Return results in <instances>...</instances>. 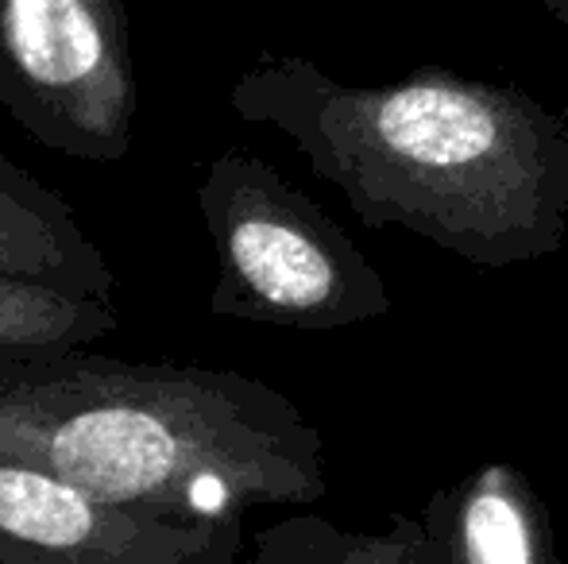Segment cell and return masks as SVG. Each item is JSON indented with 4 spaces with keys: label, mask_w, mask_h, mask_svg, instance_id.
I'll list each match as a JSON object with an SVG mask.
<instances>
[{
    "label": "cell",
    "mask_w": 568,
    "mask_h": 564,
    "mask_svg": "<svg viewBox=\"0 0 568 564\" xmlns=\"http://www.w3.org/2000/svg\"><path fill=\"white\" fill-rule=\"evenodd\" d=\"M229 105L283 132L364 228H410L476 267L554 256L568 236V121L515 85L442 66L344 85L286 54L244 70Z\"/></svg>",
    "instance_id": "6da1fadb"
},
{
    "label": "cell",
    "mask_w": 568,
    "mask_h": 564,
    "mask_svg": "<svg viewBox=\"0 0 568 564\" xmlns=\"http://www.w3.org/2000/svg\"><path fill=\"white\" fill-rule=\"evenodd\" d=\"M0 464L205 519L329 495L322 433L263 379L85 348L0 356Z\"/></svg>",
    "instance_id": "7a4b0ae2"
},
{
    "label": "cell",
    "mask_w": 568,
    "mask_h": 564,
    "mask_svg": "<svg viewBox=\"0 0 568 564\" xmlns=\"http://www.w3.org/2000/svg\"><path fill=\"white\" fill-rule=\"evenodd\" d=\"M197 213L217 252L210 314L329 332L390 314L379 267L271 163L221 151L197 182Z\"/></svg>",
    "instance_id": "3957f363"
},
{
    "label": "cell",
    "mask_w": 568,
    "mask_h": 564,
    "mask_svg": "<svg viewBox=\"0 0 568 564\" xmlns=\"http://www.w3.org/2000/svg\"><path fill=\"white\" fill-rule=\"evenodd\" d=\"M0 109L47 151H132L135 66L124 0H0Z\"/></svg>",
    "instance_id": "277c9868"
},
{
    "label": "cell",
    "mask_w": 568,
    "mask_h": 564,
    "mask_svg": "<svg viewBox=\"0 0 568 564\" xmlns=\"http://www.w3.org/2000/svg\"><path fill=\"white\" fill-rule=\"evenodd\" d=\"M244 519L116 503L0 464V564H240Z\"/></svg>",
    "instance_id": "5b68a950"
},
{
    "label": "cell",
    "mask_w": 568,
    "mask_h": 564,
    "mask_svg": "<svg viewBox=\"0 0 568 564\" xmlns=\"http://www.w3.org/2000/svg\"><path fill=\"white\" fill-rule=\"evenodd\" d=\"M429 564H561L538 488L507 460H487L422 511Z\"/></svg>",
    "instance_id": "8992f818"
},
{
    "label": "cell",
    "mask_w": 568,
    "mask_h": 564,
    "mask_svg": "<svg viewBox=\"0 0 568 564\" xmlns=\"http://www.w3.org/2000/svg\"><path fill=\"white\" fill-rule=\"evenodd\" d=\"M0 279L116 301V271L67 197L0 155Z\"/></svg>",
    "instance_id": "52a82bcc"
},
{
    "label": "cell",
    "mask_w": 568,
    "mask_h": 564,
    "mask_svg": "<svg viewBox=\"0 0 568 564\" xmlns=\"http://www.w3.org/2000/svg\"><path fill=\"white\" fill-rule=\"evenodd\" d=\"M247 564H429V534L410 514H390L383 530H341L322 514H291L255 534Z\"/></svg>",
    "instance_id": "ba28073f"
},
{
    "label": "cell",
    "mask_w": 568,
    "mask_h": 564,
    "mask_svg": "<svg viewBox=\"0 0 568 564\" xmlns=\"http://www.w3.org/2000/svg\"><path fill=\"white\" fill-rule=\"evenodd\" d=\"M116 329V301L85 298L59 286L0 279V356L90 348Z\"/></svg>",
    "instance_id": "9c48e42d"
},
{
    "label": "cell",
    "mask_w": 568,
    "mask_h": 564,
    "mask_svg": "<svg viewBox=\"0 0 568 564\" xmlns=\"http://www.w3.org/2000/svg\"><path fill=\"white\" fill-rule=\"evenodd\" d=\"M541 4H546L549 16H554V20L568 31V0H541Z\"/></svg>",
    "instance_id": "30bf717a"
}]
</instances>
